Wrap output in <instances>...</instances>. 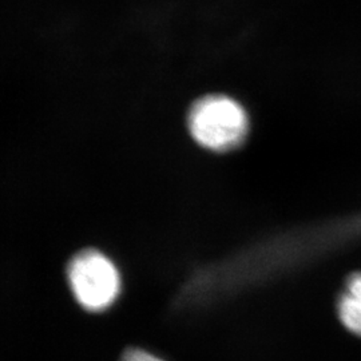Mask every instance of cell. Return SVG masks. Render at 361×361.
<instances>
[{"label": "cell", "instance_id": "6da1fadb", "mask_svg": "<svg viewBox=\"0 0 361 361\" xmlns=\"http://www.w3.org/2000/svg\"><path fill=\"white\" fill-rule=\"evenodd\" d=\"M194 141L213 152L240 146L247 134V116L243 106L225 95H209L192 106L188 116Z\"/></svg>", "mask_w": 361, "mask_h": 361}, {"label": "cell", "instance_id": "7a4b0ae2", "mask_svg": "<svg viewBox=\"0 0 361 361\" xmlns=\"http://www.w3.org/2000/svg\"><path fill=\"white\" fill-rule=\"evenodd\" d=\"M67 280L78 304L94 313L109 310L122 289L116 264L95 249H85L70 259Z\"/></svg>", "mask_w": 361, "mask_h": 361}, {"label": "cell", "instance_id": "3957f363", "mask_svg": "<svg viewBox=\"0 0 361 361\" xmlns=\"http://www.w3.org/2000/svg\"><path fill=\"white\" fill-rule=\"evenodd\" d=\"M337 313L349 332L361 337V271L347 280L338 296Z\"/></svg>", "mask_w": 361, "mask_h": 361}, {"label": "cell", "instance_id": "277c9868", "mask_svg": "<svg viewBox=\"0 0 361 361\" xmlns=\"http://www.w3.org/2000/svg\"><path fill=\"white\" fill-rule=\"evenodd\" d=\"M121 361H164L159 359L158 356H155L153 353L145 350V349L131 348L128 349Z\"/></svg>", "mask_w": 361, "mask_h": 361}]
</instances>
